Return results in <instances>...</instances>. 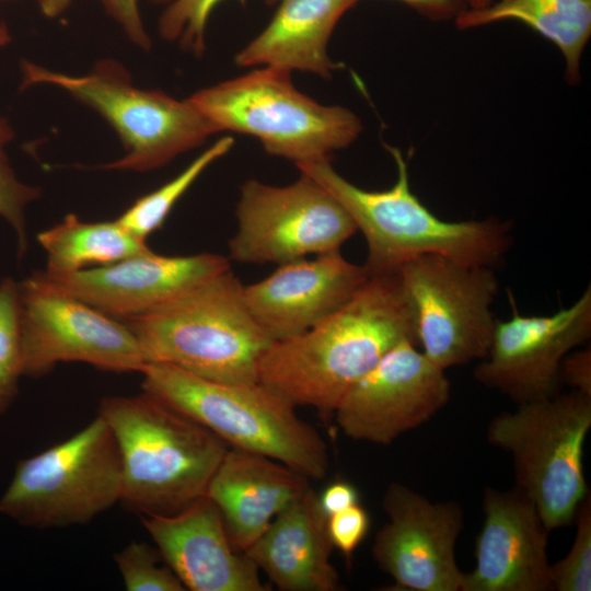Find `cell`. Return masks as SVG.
Instances as JSON below:
<instances>
[{"label": "cell", "mask_w": 591, "mask_h": 591, "mask_svg": "<svg viewBox=\"0 0 591 591\" xmlns=\"http://www.w3.org/2000/svg\"><path fill=\"white\" fill-rule=\"evenodd\" d=\"M403 340L417 346L397 274L369 276L335 313L274 341L258 366V382L297 406L334 412L349 387Z\"/></svg>", "instance_id": "1"}, {"label": "cell", "mask_w": 591, "mask_h": 591, "mask_svg": "<svg viewBox=\"0 0 591 591\" xmlns=\"http://www.w3.org/2000/svg\"><path fill=\"white\" fill-rule=\"evenodd\" d=\"M396 164L393 186L363 189L344 176L329 160L297 164L322 185L348 212L367 242L363 267L369 276L393 275L408 260L438 254L488 267L508 252L511 225L496 219L445 221L432 213L412 192L402 152L386 146Z\"/></svg>", "instance_id": "2"}, {"label": "cell", "mask_w": 591, "mask_h": 591, "mask_svg": "<svg viewBox=\"0 0 591 591\" xmlns=\"http://www.w3.org/2000/svg\"><path fill=\"white\" fill-rule=\"evenodd\" d=\"M97 415L116 440L123 474L120 502L143 514H173L206 495L229 445L155 397L114 395Z\"/></svg>", "instance_id": "3"}, {"label": "cell", "mask_w": 591, "mask_h": 591, "mask_svg": "<svg viewBox=\"0 0 591 591\" xmlns=\"http://www.w3.org/2000/svg\"><path fill=\"white\" fill-rule=\"evenodd\" d=\"M243 287L229 269L124 322L146 363L171 364L218 382H257L259 361L274 340L250 313Z\"/></svg>", "instance_id": "4"}, {"label": "cell", "mask_w": 591, "mask_h": 591, "mask_svg": "<svg viewBox=\"0 0 591 591\" xmlns=\"http://www.w3.org/2000/svg\"><path fill=\"white\" fill-rule=\"evenodd\" d=\"M139 373L142 392L229 448L267 456L309 479L326 475L329 459L322 436L297 415L294 405L260 382H218L165 363H146Z\"/></svg>", "instance_id": "5"}, {"label": "cell", "mask_w": 591, "mask_h": 591, "mask_svg": "<svg viewBox=\"0 0 591 591\" xmlns=\"http://www.w3.org/2000/svg\"><path fill=\"white\" fill-rule=\"evenodd\" d=\"M188 100L218 134L254 137L268 154L296 165L329 160L363 128L351 109L316 102L293 85L290 72L270 67L207 86Z\"/></svg>", "instance_id": "6"}, {"label": "cell", "mask_w": 591, "mask_h": 591, "mask_svg": "<svg viewBox=\"0 0 591 591\" xmlns=\"http://www.w3.org/2000/svg\"><path fill=\"white\" fill-rule=\"evenodd\" d=\"M22 74L23 86L59 88L114 128L124 154L100 166L103 170L152 171L218 134L188 99L136 86L126 68L113 59L100 60L91 71L79 76L24 60Z\"/></svg>", "instance_id": "7"}, {"label": "cell", "mask_w": 591, "mask_h": 591, "mask_svg": "<svg viewBox=\"0 0 591 591\" xmlns=\"http://www.w3.org/2000/svg\"><path fill=\"white\" fill-rule=\"evenodd\" d=\"M590 428L591 396L573 390L517 405L487 427L488 442L510 454L515 486L551 531L570 525L590 493L582 461Z\"/></svg>", "instance_id": "8"}, {"label": "cell", "mask_w": 591, "mask_h": 591, "mask_svg": "<svg viewBox=\"0 0 591 591\" xmlns=\"http://www.w3.org/2000/svg\"><path fill=\"white\" fill-rule=\"evenodd\" d=\"M114 434L100 416L67 440L21 460L0 497V514L37 530L85 525L120 502Z\"/></svg>", "instance_id": "9"}, {"label": "cell", "mask_w": 591, "mask_h": 591, "mask_svg": "<svg viewBox=\"0 0 591 591\" xmlns=\"http://www.w3.org/2000/svg\"><path fill=\"white\" fill-rule=\"evenodd\" d=\"M396 274L418 348L432 363L447 370L486 357L498 292L493 267L426 254Z\"/></svg>", "instance_id": "10"}, {"label": "cell", "mask_w": 591, "mask_h": 591, "mask_svg": "<svg viewBox=\"0 0 591 591\" xmlns=\"http://www.w3.org/2000/svg\"><path fill=\"white\" fill-rule=\"evenodd\" d=\"M235 213L230 257L244 264L280 265L337 251L357 231L344 207L303 173L286 186L246 181Z\"/></svg>", "instance_id": "11"}, {"label": "cell", "mask_w": 591, "mask_h": 591, "mask_svg": "<svg viewBox=\"0 0 591 591\" xmlns=\"http://www.w3.org/2000/svg\"><path fill=\"white\" fill-rule=\"evenodd\" d=\"M23 375L39 378L60 362H83L112 372H140L146 364L129 326L38 280L19 282Z\"/></svg>", "instance_id": "12"}, {"label": "cell", "mask_w": 591, "mask_h": 591, "mask_svg": "<svg viewBox=\"0 0 591 591\" xmlns=\"http://www.w3.org/2000/svg\"><path fill=\"white\" fill-rule=\"evenodd\" d=\"M512 314L496 320L487 355L474 379L517 405L560 393V364L591 335V288L569 308L551 315H522L509 293Z\"/></svg>", "instance_id": "13"}, {"label": "cell", "mask_w": 591, "mask_h": 591, "mask_svg": "<svg viewBox=\"0 0 591 591\" xmlns=\"http://www.w3.org/2000/svg\"><path fill=\"white\" fill-rule=\"evenodd\" d=\"M450 395L445 370L403 340L349 387L334 416L350 439L387 445L432 418Z\"/></svg>", "instance_id": "14"}, {"label": "cell", "mask_w": 591, "mask_h": 591, "mask_svg": "<svg viewBox=\"0 0 591 591\" xmlns=\"http://www.w3.org/2000/svg\"><path fill=\"white\" fill-rule=\"evenodd\" d=\"M382 507L387 522L376 532L371 554L398 590L461 591L464 572L455 557L464 512L455 501L432 502L392 482Z\"/></svg>", "instance_id": "15"}, {"label": "cell", "mask_w": 591, "mask_h": 591, "mask_svg": "<svg viewBox=\"0 0 591 591\" xmlns=\"http://www.w3.org/2000/svg\"><path fill=\"white\" fill-rule=\"evenodd\" d=\"M229 269L228 258L215 253L166 256L149 250L68 275L44 270L33 275L48 287L124 321L146 314Z\"/></svg>", "instance_id": "16"}, {"label": "cell", "mask_w": 591, "mask_h": 591, "mask_svg": "<svg viewBox=\"0 0 591 591\" xmlns=\"http://www.w3.org/2000/svg\"><path fill=\"white\" fill-rule=\"evenodd\" d=\"M484 521L475 541L476 565L461 591H553L547 544L551 530L519 487H486Z\"/></svg>", "instance_id": "17"}, {"label": "cell", "mask_w": 591, "mask_h": 591, "mask_svg": "<svg viewBox=\"0 0 591 591\" xmlns=\"http://www.w3.org/2000/svg\"><path fill=\"white\" fill-rule=\"evenodd\" d=\"M369 275L340 250L278 265L266 278L243 287L246 306L274 340L298 336L345 305Z\"/></svg>", "instance_id": "18"}, {"label": "cell", "mask_w": 591, "mask_h": 591, "mask_svg": "<svg viewBox=\"0 0 591 591\" xmlns=\"http://www.w3.org/2000/svg\"><path fill=\"white\" fill-rule=\"evenodd\" d=\"M140 520L185 589L267 590L255 563L232 546L221 512L207 495L173 514H143Z\"/></svg>", "instance_id": "19"}, {"label": "cell", "mask_w": 591, "mask_h": 591, "mask_svg": "<svg viewBox=\"0 0 591 591\" xmlns=\"http://www.w3.org/2000/svg\"><path fill=\"white\" fill-rule=\"evenodd\" d=\"M309 480L273 459L229 448L206 495L219 508L232 546L245 553Z\"/></svg>", "instance_id": "20"}, {"label": "cell", "mask_w": 591, "mask_h": 591, "mask_svg": "<svg viewBox=\"0 0 591 591\" xmlns=\"http://www.w3.org/2000/svg\"><path fill=\"white\" fill-rule=\"evenodd\" d=\"M333 548L327 515L309 486L245 553L281 591H337L341 584L331 561Z\"/></svg>", "instance_id": "21"}, {"label": "cell", "mask_w": 591, "mask_h": 591, "mask_svg": "<svg viewBox=\"0 0 591 591\" xmlns=\"http://www.w3.org/2000/svg\"><path fill=\"white\" fill-rule=\"evenodd\" d=\"M359 0H279L266 27L234 56L237 67H270L331 78L339 68L327 53L343 15Z\"/></svg>", "instance_id": "22"}, {"label": "cell", "mask_w": 591, "mask_h": 591, "mask_svg": "<svg viewBox=\"0 0 591 591\" xmlns=\"http://www.w3.org/2000/svg\"><path fill=\"white\" fill-rule=\"evenodd\" d=\"M506 20L522 22L553 43L565 59L567 81H580L581 57L591 36V0H493L486 8L463 10L454 24L464 31Z\"/></svg>", "instance_id": "23"}, {"label": "cell", "mask_w": 591, "mask_h": 591, "mask_svg": "<svg viewBox=\"0 0 591 591\" xmlns=\"http://www.w3.org/2000/svg\"><path fill=\"white\" fill-rule=\"evenodd\" d=\"M47 256L48 275H68L90 265H108L151 250L146 240L127 231L116 220L89 222L69 213L37 234Z\"/></svg>", "instance_id": "24"}, {"label": "cell", "mask_w": 591, "mask_h": 591, "mask_svg": "<svg viewBox=\"0 0 591 591\" xmlns=\"http://www.w3.org/2000/svg\"><path fill=\"white\" fill-rule=\"evenodd\" d=\"M234 146L230 136L221 137L195 158L181 173L153 192L138 198L115 220L127 231L146 240L165 222L173 207L196 179Z\"/></svg>", "instance_id": "25"}, {"label": "cell", "mask_w": 591, "mask_h": 591, "mask_svg": "<svg viewBox=\"0 0 591 591\" xmlns=\"http://www.w3.org/2000/svg\"><path fill=\"white\" fill-rule=\"evenodd\" d=\"M21 376L19 282L5 277L0 280V416L18 396Z\"/></svg>", "instance_id": "26"}, {"label": "cell", "mask_w": 591, "mask_h": 591, "mask_svg": "<svg viewBox=\"0 0 591 591\" xmlns=\"http://www.w3.org/2000/svg\"><path fill=\"white\" fill-rule=\"evenodd\" d=\"M162 4L159 35L183 50L200 57L206 50V30L215 8L222 0H149Z\"/></svg>", "instance_id": "27"}, {"label": "cell", "mask_w": 591, "mask_h": 591, "mask_svg": "<svg viewBox=\"0 0 591 591\" xmlns=\"http://www.w3.org/2000/svg\"><path fill=\"white\" fill-rule=\"evenodd\" d=\"M13 139L11 124L0 117V218L13 229L19 257H22L27 248L25 210L39 198L40 189L22 182L12 169L7 147Z\"/></svg>", "instance_id": "28"}, {"label": "cell", "mask_w": 591, "mask_h": 591, "mask_svg": "<svg viewBox=\"0 0 591 591\" xmlns=\"http://www.w3.org/2000/svg\"><path fill=\"white\" fill-rule=\"evenodd\" d=\"M114 561L128 591H184L157 547L131 542L114 555Z\"/></svg>", "instance_id": "29"}, {"label": "cell", "mask_w": 591, "mask_h": 591, "mask_svg": "<svg viewBox=\"0 0 591 591\" xmlns=\"http://www.w3.org/2000/svg\"><path fill=\"white\" fill-rule=\"evenodd\" d=\"M576 534L564 558L551 564L549 580L556 591L591 590V496L579 503L575 519Z\"/></svg>", "instance_id": "30"}, {"label": "cell", "mask_w": 591, "mask_h": 591, "mask_svg": "<svg viewBox=\"0 0 591 591\" xmlns=\"http://www.w3.org/2000/svg\"><path fill=\"white\" fill-rule=\"evenodd\" d=\"M370 529V515L356 503L327 518V532L335 548L347 558L362 543Z\"/></svg>", "instance_id": "31"}, {"label": "cell", "mask_w": 591, "mask_h": 591, "mask_svg": "<svg viewBox=\"0 0 591 591\" xmlns=\"http://www.w3.org/2000/svg\"><path fill=\"white\" fill-rule=\"evenodd\" d=\"M101 2L132 44L143 50L150 49L151 38L141 19L139 0H101Z\"/></svg>", "instance_id": "32"}, {"label": "cell", "mask_w": 591, "mask_h": 591, "mask_svg": "<svg viewBox=\"0 0 591 591\" xmlns=\"http://www.w3.org/2000/svg\"><path fill=\"white\" fill-rule=\"evenodd\" d=\"M560 380L571 390L591 396V349L590 347L569 352L560 364Z\"/></svg>", "instance_id": "33"}, {"label": "cell", "mask_w": 591, "mask_h": 591, "mask_svg": "<svg viewBox=\"0 0 591 591\" xmlns=\"http://www.w3.org/2000/svg\"><path fill=\"white\" fill-rule=\"evenodd\" d=\"M318 502L327 518L359 503L357 488L349 482L336 480L327 485L318 496Z\"/></svg>", "instance_id": "34"}, {"label": "cell", "mask_w": 591, "mask_h": 591, "mask_svg": "<svg viewBox=\"0 0 591 591\" xmlns=\"http://www.w3.org/2000/svg\"><path fill=\"white\" fill-rule=\"evenodd\" d=\"M433 22L454 21L466 9L464 0H398Z\"/></svg>", "instance_id": "35"}, {"label": "cell", "mask_w": 591, "mask_h": 591, "mask_svg": "<svg viewBox=\"0 0 591 591\" xmlns=\"http://www.w3.org/2000/svg\"><path fill=\"white\" fill-rule=\"evenodd\" d=\"M73 0H38L42 13L50 19L60 16Z\"/></svg>", "instance_id": "36"}, {"label": "cell", "mask_w": 591, "mask_h": 591, "mask_svg": "<svg viewBox=\"0 0 591 591\" xmlns=\"http://www.w3.org/2000/svg\"><path fill=\"white\" fill-rule=\"evenodd\" d=\"M493 0H464L466 9L479 10L488 7Z\"/></svg>", "instance_id": "37"}, {"label": "cell", "mask_w": 591, "mask_h": 591, "mask_svg": "<svg viewBox=\"0 0 591 591\" xmlns=\"http://www.w3.org/2000/svg\"><path fill=\"white\" fill-rule=\"evenodd\" d=\"M11 40V35L8 26L4 23H0V48L5 46Z\"/></svg>", "instance_id": "38"}, {"label": "cell", "mask_w": 591, "mask_h": 591, "mask_svg": "<svg viewBox=\"0 0 591 591\" xmlns=\"http://www.w3.org/2000/svg\"><path fill=\"white\" fill-rule=\"evenodd\" d=\"M267 5H273L277 3L279 0H263Z\"/></svg>", "instance_id": "39"}, {"label": "cell", "mask_w": 591, "mask_h": 591, "mask_svg": "<svg viewBox=\"0 0 591 591\" xmlns=\"http://www.w3.org/2000/svg\"><path fill=\"white\" fill-rule=\"evenodd\" d=\"M0 1H2V0H0Z\"/></svg>", "instance_id": "40"}]
</instances>
